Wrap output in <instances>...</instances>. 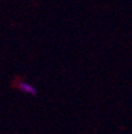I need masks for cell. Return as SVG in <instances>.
Masks as SVG:
<instances>
[{
  "label": "cell",
  "instance_id": "1",
  "mask_svg": "<svg viewBox=\"0 0 132 134\" xmlns=\"http://www.w3.org/2000/svg\"><path fill=\"white\" fill-rule=\"evenodd\" d=\"M18 89H19L22 92H24V93H28V95H31V96H36L37 95L36 87L33 86L32 84H30V83L20 81L19 85H18Z\"/></svg>",
  "mask_w": 132,
  "mask_h": 134
}]
</instances>
